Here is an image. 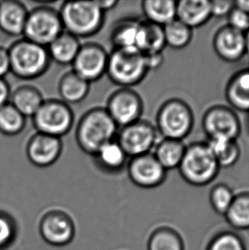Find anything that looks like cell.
Masks as SVG:
<instances>
[{"mask_svg": "<svg viewBox=\"0 0 249 250\" xmlns=\"http://www.w3.org/2000/svg\"><path fill=\"white\" fill-rule=\"evenodd\" d=\"M28 12L27 7L19 1H0V30L11 37L23 35Z\"/></svg>", "mask_w": 249, "mask_h": 250, "instance_id": "17", "label": "cell"}, {"mask_svg": "<svg viewBox=\"0 0 249 250\" xmlns=\"http://www.w3.org/2000/svg\"><path fill=\"white\" fill-rule=\"evenodd\" d=\"M59 11L49 5L29 10L24 27V39L47 47L63 32Z\"/></svg>", "mask_w": 249, "mask_h": 250, "instance_id": "8", "label": "cell"}, {"mask_svg": "<svg viewBox=\"0 0 249 250\" xmlns=\"http://www.w3.org/2000/svg\"><path fill=\"white\" fill-rule=\"evenodd\" d=\"M140 23L141 21L127 18L115 24L110 35L114 48H136Z\"/></svg>", "mask_w": 249, "mask_h": 250, "instance_id": "28", "label": "cell"}, {"mask_svg": "<svg viewBox=\"0 0 249 250\" xmlns=\"http://www.w3.org/2000/svg\"><path fill=\"white\" fill-rule=\"evenodd\" d=\"M234 1L230 0H212L210 1V8L212 17H228L234 9Z\"/></svg>", "mask_w": 249, "mask_h": 250, "instance_id": "37", "label": "cell"}, {"mask_svg": "<svg viewBox=\"0 0 249 250\" xmlns=\"http://www.w3.org/2000/svg\"><path fill=\"white\" fill-rule=\"evenodd\" d=\"M10 84L4 79H0V108L10 103Z\"/></svg>", "mask_w": 249, "mask_h": 250, "instance_id": "40", "label": "cell"}, {"mask_svg": "<svg viewBox=\"0 0 249 250\" xmlns=\"http://www.w3.org/2000/svg\"><path fill=\"white\" fill-rule=\"evenodd\" d=\"M178 169L184 180L189 185L205 186L216 179L220 167L207 143L196 142L186 146Z\"/></svg>", "mask_w": 249, "mask_h": 250, "instance_id": "5", "label": "cell"}, {"mask_svg": "<svg viewBox=\"0 0 249 250\" xmlns=\"http://www.w3.org/2000/svg\"><path fill=\"white\" fill-rule=\"evenodd\" d=\"M10 57V73L16 77L31 81L46 73L51 64L47 47L21 39L8 49Z\"/></svg>", "mask_w": 249, "mask_h": 250, "instance_id": "3", "label": "cell"}, {"mask_svg": "<svg viewBox=\"0 0 249 250\" xmlns=\"http://www.w3.org/2000/svg\"><path fill=\"white\" fill-rule=\"evenodd\" d=\"M207 143L219 167H230L240 159L241 148L235 139H210Z\"/></svg>", "mask_w": 249, "mask_h": 250, "instance_id": "27", "label": "cell"}, {"mask_svg": "<svg viewBox=\"0 0 249 250\" xmlns=\"http://www.w3.org/2000/svg\"><path fill=\"white\" fill-rule=\"evenodd\" d=\"M212 17L209 0H181L177 1L176 19L194 28L202 27Z\"/></svg>", "mask_w": 249, "mask_h": 250, "instance_id": "18", "label": "cell"}, {"mask_svg": "<svg viewBox=\"0 0 249 250\" xmlns=\"http://www.w3.org/2000/svg\"><path fill=\"white\" fill-rule=\"evenodd\" d=\"M226 98L231 108L249 113V68L230 77L226 84Z\"/></svg>", "mask_w": 249, "mask_h": 250, "instance_id": "19", "label": "cell"}, {"mask_svg": "<svg viewBox=\"0 0 249 250\" xmlns=\"http://www.w3.org/2000/svg\"><path fill=\"white\" fill-rule=\"evenodd\" d=\"M10 73V57L6 48L0 46V79H4Z\"/></svg>", "mask_w": 249, "mask_h": 250, "instance_id": "38", "label": "cell"}, {"mask_svg": "<svg viewBox=\"0 0 249 250\" xmlns=\"http://www.w3.org/2000/svg\"><path fill=\"white\" fill-rule=\"evenodd\" d=\"M166 44L174 50L186 48L191 42L193 30L178 19L163 27Z\"/></svg>", "mask_w": 249, "mask_h": 250, "instance_id": "31", "label": "cell"}, {"mask_svg": "<svg viewBox=\"0 0 249 250\" xmlns=\"http://www.w3.org/2000/svg\"><path fill=\"white\" fill-rule=\"evenodd\" d=\"M26 125V118L8 103L0 108V132L3 135L13 137L20 134Z\"/></svg>", "mask_w": 249, "mask_h": 250, "instance_id": "32", "label": "cell"}, {"mask_svg": "<svg viewBox=\"0 0 249 250\" xmlns=\"http://www.w3.org/2000/svg\"><path fill=\"white\" fill-rule=\"evenodd\" d=\"M44 101L42 92L30 84L18 86L10 94V104L13 105L25 118H33Z\"/></svg>", "mask_w": 249, "mask_h": 250, "instance_id": "20", "label": "cell"}, {"mask_svg": "<svg viewBox=\"0 0 249 250\" xmlns=\"http://www.w3.org/2000/svg\"><path fill=\"white\" fill-rule=\"evenodd\" d=\"M207 250H246V246L238 235L225 231L212 238Z\"/></svg>", "mask_w": 249, "mask_h": 250, "instance_id": "35", "label": "cell"}, {"mask_svg": "<svg viewBox=\"0 0 249 250\" xmlns=\"http://www.w3.org/2000/svg\"><path fill=\"white\" fill-rule=\"evenodd\" d=\"M166 46L163 27L147 21H141L136 49L144 55H150L162 53Z\"/></svg>", "mask_w": 249, "mask_h": 250, "instance_id": "21", "label": "cell"}, {"mask_svg": "<svg viewBox=\"0 0 249 250\" xmlns=\"http://www.w3.org/2000/svg\"><path fill=\"white\" fill-rule=\"evenodd\" d=\"M127 172L129 179L135 186L152 189L164 183L167 171L160 164L153 153H148L130 158Z\"/></svg>", "mask_w": 249, "mask_h": 250, "instance_id": "14", "label": "cell"}, {"mask_svg": "<svg viewBox=\"0 0 249 250\" xmlns=\"http://www.w3.org/2000/svg\"><path fill=\"white\" fill-rule=\"evenodd\" d=\"M80 39L63 31L47 46L51 61L60 65H72L80 51Z\"/></svg>", "mask_w": 249, "mask_h": 250, "instance_id": "22", "label": "cell"}, {"mask_svg": "<svg viewBox=\"0 0 249 250\" xmlns=\"http://www.w3.org/2000/svg\"><path fill=\"white\" fill-rule=\"evenodd\" d=\"M225 217L227 222L236 230H249V192L236 195Z\"/></svg>", "mask_w": 249, "mask_h": 250, "instance_id": "29", "label": "cell"}, {"mask_svg": "<svg viewBox=\"0 0 249 250\" xmlns=\"http://www.w3.org/2000/svg\"><path fill=\"white\" fill-rule=\"evenodd\" d=\"M186 149V146L183 141L162 138L155 146L153 154L160 164L168 171L179 167Z\"/></svg>", "mask_w": 249, "mask_h": 250, "instance_id": "24", "label": "cell"}, {"mask_svg": "<svg viewBox=\"0 0 249 250\" xmlns=\"http://www.w3.org/2000/svg\"><path fill=\"white\" fill-rule=\"evenodd\" d=\"M90 85V83L74 72H67L62 76L58 84V91L62 101L68 105L80 104L87 97Z\"/></svg>", "mask_w": 249, "mask_h": 250, "instance_id": "23", "label": "cell"}, {"mask_svg": "<svg viewBox=\"0 0 249 250\" xmlns=\"http://www.w3.org/2000/svg\"><path fill=\"white\" fill-rule=\"evenodd\" d=\"M40 233L48 244L63 247L74 240L75 226L67 213L62 210H51L41 218Z\"/></svg>", "mask_w": 249, "mask_h": 250, "instance_id": "13", "label": "cell"}, {"mask_svg": "<svg viewBox=\"0 0 249 250\" xmlns=\"http://www.w3.org/2000/svg\"><path fill=\"white\" fill-rule=\"evenodd\" d=\"M194 122L189 105L180 98H170L159 108L155 127L163 139L183 141L191 132Z\"/></svg>", "mask_w": 249, "mask_h": 250, "instance_id": "6", "label": "cell"}, {"mask_svg": "<svg viewBox=\"0 0 249 250\" xmlns=\"http://www.w3.org/2000/svg\"><path fill=\"white\" fill-rule=\"evenodd\" d=\"M248 126H249V122H248Z\"/></svg>", "mask_w": 249, "mask_h": 250, "instance_id": "44", "label": "cell"}, {"mask_svg": "<svg viewBox=\"0 0 249 250\" xmlns=\"http://www.w3.org/2000/svg\"><path fill=\"white\" fill-rule=\"evenodd\" d=\"M32 119L37 132L59 139L70 132L74 123V112L61 99H44Z\"/></svg>", "mask_w": 249, "mask_h": 250, "instance_id": "7", "label": "cell"}, {"mask_svg": "<svg viewBox=\"0 0 249 250\" xmlns=\"http://www.w3.org/2000/svg\"><path fill=\"white\" fill-rule=\"evenodd\" d=\"M94 157L98 166L103 170L114 173L121 171L128 159V156L116 139L103 146L95 154Z\"/></svg>", "mask_w": 249, "mask_h": 250, "instance_id": "26", "label": "cell"}, {"mask_svg": "<svg viewBox=\"0 0 249 250\" xmlns=\"http://www.w3.org/2000/svg\"><path fill=\"white\" fill-rule=\"evenodd\" d=\"M234 5L237 9L243 10V12L249 15V1H246V0L234 1Z\"/></svg>", "mask_w": 249, "mask_h": 250, "instance_id": "42", "label": "cell"}, {"mask_svg": "<svg viewBox=\"0 0 249 250\" xmlns=\"http://www.w3.org/2000/svg\"><path fill=\"white\" fill-rule=\"evenodd\" d=\"M18 227L10 213L0 211V250H5L14 244L17 237Z\"/></svg>", "mask_w": 249, "mask_h": 250, "instance_id": "34", "label": "cell"}, {"mask_svg": "<svg viewBox=\"0 0 249 250\" xmlns=\"http://www.w3.org/2000/svg\"><path fill=\"white\" fill-rule=\"evenodd\" d=\"M235 194L229 186L219 184L213 186L210 191L209 200L213 210L221 215H226L231 206Z\"/></svg>", "mask_w": 249, "mask_h": 250, "instance_id": "33", "label": "cell"}, {"mask_svg": "<svg viewBox=\"0 0 249 250\" xmlns=\"http://www.w3.org/2000/svg\"><path fill=\"white\" fill-rule=\"evenodd\" d=\"M97 3H98V6L100 7V9L104 13H106L108 10L114 9L118 4L119 2L115 0H103V1L97 0Z\"/></svg>", "mask_w": 249, "mask_h": 250, "instance_id": "41", "label": "cell"}, {"mask_svg": "<svg viewBox=\"0 0 249 250\" xmlns=\"http://www.w3.org/2000/svg\"><path fill=\"white\" fill-rule=\"evenodd\" d=\"M148 72L145 55L136 48H114L108 53L106 75L114 84L122 88L140 84Z\"/></svg>", "mask_w": 249, "mask_h": 250, "instance_id": "4", "label": "cell"}, {"mask_svg": "<svg viewBox=\"0 0 249 250\" xmlns=\"http://www.w3.org/2000/svg\"><path fill=\"white\" fill-rule=\"evenodd\" d=\"M159 133L150 122L139 120L118 131L116 140L128 158L151 153L159 141Z\"/></svg>", "mask_w": 249, "mask_h": 250, "instance_id": "9", "label": "cell"}, {"mask_svg": "<svg viewBox=\"0 0 249 250\" xmlns=\"http://www.w3.org/2000/svg\"><path fill=\"white\" fill-rule=\"evenodd\" d=\"M108 60V53L101 44H81L80 51L72 63V71L91 84L106 75Z\"/></svg>", "mask_w": 249, "mask_h": 250, "instance_id": "12", "label": "cell"}, {"mask_svg": "<svg viewBox=\"0 0 249 250\" xmlns=\"http://www.w3.org/2000/svg\"><path fill=\"white\" fill-rule=\"evenodd\" d=\"M62 139L36 132L26 146V155L33 165L48 167L58 162L62 152Z\"/></svg>", "mask_w": 249, "mask_h": 250, "instance_id": "15", "label": "cell"}, {"mask_svg": "<svg viewBox=\"0 0 249 250\" xmlns=\"http://www.w3.org/2000/svg\"><path fill=\"white\" fill-rule=\"evenodd\" d=\"M145 61L148 70H155L162 66L164 62V57L162 53H155V54L145 55Z\"/></svg>", "mask_w": 249, "mask_h": 250, "instance_id": "39", "label": "cell"}, {"mask_svg": "<svg viewBox=\"0 0 249 250\" xmlns=\"http://www.w3.org/2000/svg\"><path fill=\"white\" fill-rule=\"evenodd\" d=\"M177 1L174 0H145L142 2V10L146 21L164 27L176 19Z\"/></svg>", "mask_w": 249, "mask_h": 250, "instance_id": "25", "label": "cell"}, {"mask_svg": "<svg viewBox=\"0 0 249 250\" xmlns=\"http://www.w3.org/2000/svg\"><path fill=\"white\" fill-rule=\"evenodd\" d=\"M148 250H185L179 234L168 227H161L149 237Z\"/></svg>", "mask_w": 249, "mask_h": 250, "instance_id": "30", "label": "cell"}, {"mask_svg": "<svg viewBox=\"0 0 249 250\" xmlns=\"http://www.w3.org/2000/svg\"><path fill=\"white\" fill-rule=\"evenodd\" d=\"M65 32L78 39L94 36L104 24L105 13L95 1H67L58 10Z\"/></svg>", "mask_w": 249, "mask_h": 250, "instance_id": "2", "label": "cell"}, {"mask_svg": "<svg viewBox=\"0 0 249 250\" xmlns=\"http://www.w3.org/2000/svg\"><path fill=\"white\" fill-rule=\"evenodd\" d=\"M118 129L105 108H93L82 115L75 139L82 151L94 156L103 146L116 139Z\"/></svg>", "mask_w": 249, "mask_h": 250, "instance_id": "1", "label": "cell"}, {"mask_svg": "<svg viewBox=\"0 0 249 250\" xmlns=\"http://www.w3.org/2000/svg\"><path fill=\"white\" fill-rule=\"evenodd\" d=\"M105 109L119 127L141 120L144 102L140 95L131 88H122L108 98Z\"/></svg>", "mask_w": 249, "mask_h": 250, "instance_id": "11", "label": "cell"}, {"mask_svg": "<svg viewBox=\"0 0 249 250\" xmlns=\"http://www.w3.org/2000/svg\"><path fill=\"white\" fill-rule=\"evenodd\" d=\"M227 25L240 33L245 34L249 30V15L234 7L228 15Z\"/></svg>", "mask_w": 249, "mask_h": 250, "instance_id": "36", "label": "cell"}, {"mask_svg": "<svg viewBox=\"0 0 249 250\" xmlns=\"http://www.w3.org/2000/svg\"><path fill=\"white\" fill-rule=\"evenodd\" d=\"M244 41H245V49H246V55L249 56V30L244 34Z\"/></svg>", "mask_w": 249, "mask_h": 250, "instance_id": "43", "label": "cell"}, {"mask_svg": "<svg viewBox=\"0 0 249 250\" xmlns=\"http://www.w3.org/2000/svg\"><path fill=\"white\" fill-rule=\"evenodd\" d=\"M202 128L210 139L236 140L242 132L240 119L236 112L226 105H214L207 109L202 117Z\"/></svg>", "mask_w": 249, "mask_h": 250, "instance_id": "10", "label": "cell"}, {"mask_svg": "<svg viewBox=\"0 0 249 250\" xmlns=\"http://www.w3.org/2000/svg\"><path fill=\"white\" fill-rule=\"evenodd\" d=\"M212 46L217 56L226 62H236L246 55L244 34L228 25L217 30L212 40Z\"/></svg>", "mask_w": 249, "mask_h": 250, "instance_id": "16", "label": "cell"}]
</instances>
